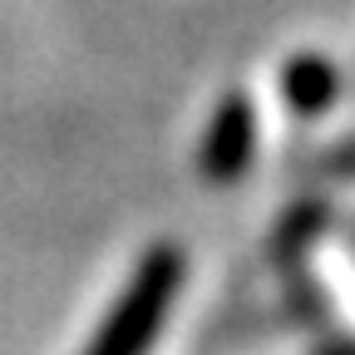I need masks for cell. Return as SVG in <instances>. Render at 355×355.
Wrapping results in <instances>:
<instances>
[{
  "instance_id": "6da1fadb",
  "label": "cell",
  "mask_w": 355,
  "mask_h": 355,
  "mask_svg": "<svg viewBox=\"0 0 355 355\" xmlns=\"http://www.w3.org/2000/svg\"><path fill=\"white\" fill-rule=\"evenodd\" d=\"M183 277H188L183 247H173V242L148 247V257L139 261V272L128 277L123 296L114 301L109 321L99 326L89 355H144V350L153 345V336L163 331L168 311H173V301H178V286H183Z\"/></svg>"
},
{
  "instance_id": "7a4b0ae2",
  "label": "cell",
  "mask_w": 355,
  "mask_h": 355,
  "mask_svg": "<svg viewBox=\"0 0 355 355\" xmlns=\"http://www.w3.org/2000/svg\"><path fill=\"white\" fill-rule=\"evenodd\" d=\"M252 153H257V104L242 94V89H232V94H222V104L207 119L198 168H202L207 183L227 188L252 168Z\"/></svg>"
},
{
  "instance_id": "3957f363",
  "label": "cell",
  "mask_w": 355,
  "mask_h": 355,
  "mask_svg": "<svg viewBox=\"0 0 355 355\" xmlns=\"http://www.w3.org/2000/svg\"><path fill=\"white\" fill-rule=\"evenodd\" d=\"M336 94H340V69L326 55L306 50V55L286 60V69H282V99H286L291 114L316 119V114H326L336 104Z\"/></svg>"
},
{
  "instance_id": "277c9868",
  "label": "cell",
  "mask_w": 355,
  "mask_h": 355,
  "mask_svg": "<svg viewBox=\"0 0 355 355\" xmlns=\"http://www.w3.org/2000/svg\"><path fill=\"white\" fill-rule=\"evenodd\" d=\"M316 173H326V178H355V139H340L336 148H326L316 158Z\"/></svg>"
},
{
  "instance_id": "5b68a950",
  "label": "cell",
  "mask_w": 355,
  "mask_h": 355,
  "mask_svg": "<svg viewBox=\"0 0 355 355\" xmlns=\"http://www.w3.org/2000/svg\"><path fill=\"white\" fill-rule=\"evenodd\" d=\"M321 355H355V340H336V345H326Z\"/></svg>"
}]
</instances>
